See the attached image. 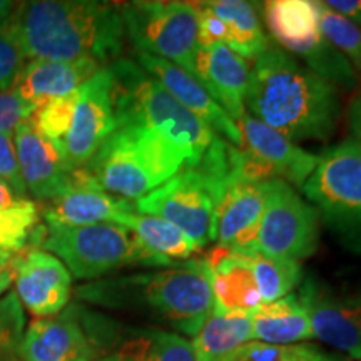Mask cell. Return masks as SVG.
<instances>
[{"label": "cell", "instance_id": "cell-2", "mask_svg": "<svg viewBox=\"0 0 361 361\" xmlns=\"http://www.w3.org/2000/svg\"><path fill=\"white\" fill-rule=\"evenodd\" d=\"M245 104L290 141H328L343 111L340 89L276 45L255 59Z\"/></svg>", "mask_w": 361, "mask_h": 361}, {"label": "cell", "instance_id": "cell-22", "mask_svg": "<svg viewBox=\"0 0 361 361\" xmlns=\"http://www.w3.org/2000/svg\"><path fill=\"white\" fill-rule=\"evenodd\" d=\"M97 62H51V61H30L22 71L17 80L16 90L19 96L29 102L34 109L42 104L69 96L80 85L92 78L99 69Z\"/></svg>", "mask_w": 361, "mask_h": 361}, {"label": "cell", "instance_id": "cell-15", "mask_svg": "<svg viewBox=\"0 0 361 361\" xmlns=\"http://www.w3.org/2000/svg\"><path fill=\"white\" fill-rule=\"evenodd\" d=\"M119 128L114 111V78L109 66L79 87L74 121L64 139L67 156L74 168L87 164L90 157Z\"/></svg>", "mask_w": 361, "mask_h": 361}, {"label": "cell", "instance_id": "cell-39", "mask_svg": "<svg viewBox=\"0 0 361 361\" xmlns=\"http://www.w3.org/2000/svg\"><path fill=\"white\" fill-rule=\"evenodd\" d=\"M346 124L350 130V141L361 146V87L356 90L355 96L351 97L346 109Z\"/></svg>", "mask_w": 361, "mask_h": 361}, {"label": "cell", "instance_id": "cell-14", "mask_svg": "<svg viewBox=\"0 0 361 361\" xmlns=\"http://www.w3.org/2000/svg\"><path fill=\"white\" fill-rule=\"evenodd\" d=\"M13 142L25 189L34 197L47 202L78 189V168L72 166L64 142L45 137L30 119L17 128Z\"/></svg>", "mask_w": 361, "mask_h": 361}, {"label": "cell", "instance_id": "cell-19", "mask_svg": "<svg viewBox=\"0 0 361 361\" xmlns=\"http://www.w3.org/2000/svg\"><path fill=\"white\" fill-rule=\"evenodd\" d=\"M250 74V62L228 45L213 44L197 49L196 79L236 124L245 116Z\"/></svg>", "mask_w": 361, "mask_h": 361}, {"label": "cell", "instance_id": "cell-11", "mask_svg": "<svg viewBox=\"0 0 361 361\" xmlns=\"http://www.w3.org/2000/svg\"><path fill=\"white\" fill-rule=\"evenodd\" d=\"M96 361H194L188 338L159 328H135L79 310Z\"/></svg>", "mask_w": 361, "mask_h": 361}, {"label": "cell", "instance_id": "cell-41", "mask_svg": "<svg viewBox=\"0 0 361 361\" xmlns=\"http://www.w3.org/2000/svg\"><path fill=\"white\" fill-rule=\"evenodd\" d=\"M27 200H29V197L17 196L4 180H0V207H16Z\"/></svg>", "mask_w": 361, "mask_h": 361}, {"label": "cell", "instance_id": "cell-26", "mask_svg": "<svg viewBox=\"0 0 361 361\" xmlns=\"http://www.w3.org/2000/svg\"><path fill=\"white\" fill-rule=\"evenodd\" d=\"M252 341L266 345H296L313 340V331L298 295H286L273 303H263L251 313Z\"/></svg>", "mask_w": 361, "mask_h": 361}, {"label": "cell", "instance_id": "cell-24", "mask_svg": "<svg viewBox=\"0 0 361 361\" xmlns=\"http://www.w3.org/2000/svg\"><path fill=\"white\" fill-rule=\"evenodd\" d=\"M268 183H243L229 189L216 202L209 241L229 246L239 233L258 223L264 213Z\"/></svg>", "mask_w": 361, "mask_h": 361}, {"label": "cell", "instance_id": "cell-23", "mask_svg": "<svg viewBox=\"0 0 361 361\" xmlns=\"http://www.w3.org/2000/svg\"><path fill=\"white\" fill-rule=\"evenodd\" d=\"M134 202L114 197L97 189L69 191L47 201L44 219L47 226H89L116 223L126 213H134ZM137 213V211H135Z\"/></svg>", "mask_w": 361, "mask_h": 361}, {"label": "cell", "instance_id": "cell-4", "mask_svg": "<svg viewBox=\"0 0 361 361\" xmlns=\"http://www.w3.org/2000/svg\"><path fill=\"white\" fill-rule=\"evenodd\" d=\"M109 69L114 78V111L119 128L137 126L159 134L184 156L186 168H196L213 142V130L130 59H116Z\"/></svg>", "mask_w": 361, "mask_h": 361}, {"label": "cell", "instance_id": "cell-40", "mask_svg": "<svg viewBox=\"0 0 361 361\" xmlns=\"http://www.w3.org/2000/svg\"><path fill=\"white\" fill-rule=\"evenodd\" d=\"M326 6L346 17L361 30V0H326Z\"/></svg>", "mask_w": 361, "mask_h": 361}, {"label": "cell", "instance_id": "cell-27", "mask_svg": "<svg viewBox=\"0 0 361 361\" xmlns=\"http://www.w3.org/2000/svg\"><path fill=\"white\" fill-rule=\"evenodd\" d=\"M209 11H213L228 29L226 45L243 59H258L271 47L268 35L256 12L255 4L243 0H213L204 2Z\"/></svg>", "mask_w": 361, "mask_h": 361}, {"label": "cell", "instance_id": "cell-31", "mask_svg": "<svg viewBox=\"0 0 361 361\" xmlns=\"http://www.w3.org/2000/svg\"><path fill=\"white\" fill-rule=\"evenodd\" d=\"M226 361H351L346 356L333 355L310 343L296 345H266L251 341Z\"/></svg>", "mask_w": 361, "mask_h": 361}, {"label": "cell", "instance_id": "cell-45", "mask_svg": "<svg viewBox=\"0 0 361 361\" xmlns=\"http://www.w3.org/2000/svg\"><path fill=\"white\" fill-rule=\"evenodd\" d=\"M16 361H19V360H16Z\"/></svg>", "mask_w": 361, "mask_h": 361}, {"label": "cell", "instance_id": "cell-17", "mask_svg": "<svg viewBox=\"0 0 361 361\" xmlns=\"http://www.w3.org/2000/svg\"><path fill=\"white\" fill-rule=\"evenodd\" d=\"M96 348L85 331L78 306L64 313L35 318L27 326L19 361H96Z\"/></svg>", "mask_w": 361, "mask_h": 361}, {"label": "cell", "instance_id": "cell-16", "mask_svg": "<svg viewBox=\"0 0 361 361\" xmlns=\"http://www.w3.org/2000/svg\"><path fill=\"white\" fill-rule=\"evenodd\" d=\"M72 276L66 264L44 250H22L16 261V295L35 318L56 316L71 298Z\"/></svg>", "mask_w": 361, "mask_h": 361}, {"label": "cell", "instance_id": "cell-35", "mask_svg": "<svg viewBox=\"0 0 361 361\" xmlns=\"http://www.w3.org/2000/svg\"><path fill=\"white\" fill-rule=\"evenodd\" d=\"M27 66V59L17 42L11 27L0 25V90H13L22 71Z\"/></svg>", "mask_w": 361, "mask_h": 361}, {"label": "cell", "instance_id": "cell-12", "mask_svg": "<svg viewBox=\"0 0 361 361\" xmlns=\"http://www.w3.org/2000/svg\"><path fill=\"white\" fill-rule=\"evenodd\" d=\"M139 214L174 224L201 247L209 241L214 200L206 179L194 168H184L154 191L134 202Z\"/></svg>", "mask_w": 361, "mask_h": 361}, {"label": "cell", "instance_id": "cell-13", "mask_svg": "<svg viewBox=\"0 0 361 361\" xmlns=\"http://www.w3.org/2000/svg\"><path fill=\"white\" fill-rule=\"evenodd\" d=\"M316 340L361 360V290L336 291L318 278H306L298 293Z\"/></svg>", "mask_w": 361, "mask_h": 361}, {"label": "cell", "instance_id": "cell-38", "mask_svg": "<svg viewBox=\"0 0 361 361\" xmlns=\"http://www.w3.org/2000/svg\"><path fill=\"white\" fill-rule=\"evenodd\" d=\"M197 6V17H200V47L213 44H224L228 40V29L224 22L219 19L213 11L206 7L204 2H196Z\"/></svg>", "mask_w": 361, "mask_h": 361}, {"label": "cell", "instance_id": "cell-3", "mask_svg": "<svg viewBox=\"0 0 361 361\" xmlns=\"http://www.w3.org/2000/svg\"><path fill=\"white\" fill-rule=\"evenodd\" d=\"M75 295L104 308L142 313L184 338L196 335L213 311V295L201 259L154 273L101 279L79 286Z\"/></svg>", "mask_w": 361, "mask_h": 361}, {"label": "cell", "instance_id": "cell-37", "mask_svg": "<svg viewBox=\"0 0 361 361\" xmlns=\"http://www.w3.org/2000/svg\"><path fill=\"white\" fill-rule=\"evenodd\" d=\"M0 180H4L17 196L27 197L12 134H0Z\"/></svg>", "mask_w": 361, "mask_h": 361}, {"label": "cell", "instance_id": "cell-30", "mask_svg": "<svg viewBox=\"0 0 361 361\" xmlns=\"http://www.w3.org/2000/svg\"><path fill=\"white\" fill-rule=\"evenodd\" d=\"M314 4L323 35L361 75V30L346 17L329 8L323 0H314Z\"/></svg>", "mask_w": 361, "mask_h": 361}, {"label": "cell", "instance_id": "cell-43", "mask_svg": "<svg viewBox=\"0 0 361 361\" xmlns=\"http://www.w3.org/2000/svg\"><path fill=\"white\" fill-rule=\"evenodd\" d=\"M17 2L11 0H0V25H7L12 19V13L16 11Z\"/></svg>", "mask_w": 361, "mask_h": 361}, {"label": "cell", "instance_id": "cell-1", "mask_svg": "<svg viewBox=\"0 0 361 361\" xmlns=\"http://www.w3.org/2000/svg\"><path fill=\"white\" fill-rule=\"evenodd\" d=\"M11 27L27 61L109 66L126 37L119 4L96 0L17 2Z\"/></svg>", "mask_w": 361, "mask_h": 361}, {"label": "cell", "instance_id": "cell-25", "mask_svg": "<svg viewBox=\"0 0 361 361\" xmlns=\"http://www.w3.org/2000/svg\"><path fill=\"white\" fill-rule=\"evenodd\" d=\"M252 341L250 311L213 310L192 336L194 361H226Z\"/></svg>", "mask_w": 361, "mask_h": 361}, {"label": "cell", "instance_id": "cell-21", "mask_svg": "<svg viewBox=\"0 0 361 361\" xmlns=\"http://www.w3.org/2000/svg\"><path fill=\"white\" fill-rule=\"evenodd\" d=\"M238 128L243 137L241 147L246 146L252 154L263 159L274 171L278 179H283L291 186L303 188L310 176L314 173L319 156H313L298 147L276 129L269 128L246 112L238 121Z\"/></svg>", "mask_w": 361, "mask_h": 361}, {"label": "cell", "instance_id": "cell-28", "mask_svg": "<svg viewBox=\"0 0 361 361\" xmlns=\"http://www.w3.org/2000/svg\"><path fill=\"white\" fill-rule=\"evenodd\" d=\"M117 224L133 231L147 250L164 256L169 261H188L201 250V246L196 241H192L186 233H183L168 221L154 218V216L139 214L134 211V213L121 216ZM174 263H178V261H174Z\"/></svg>", "mask_w": 361, "mask_h": 361}, {"label": "cell", "instance_id": "cell-29", "mask_svg": "<svg viewBox=\"0 0 361 361\" xmlns=\"http://www.w3.org/2000/svg\"><path fill=\"white\" fill-rule=\"evenodd\" d=\"M245 256L251 263L263 303H273L290 295L303 279V266L298 261L271 258L259 251L245 252Z\"/></svg>", "mask_w": 361, "mask_h": 361}, {"label": "cell", "instance_id": "cell-18", "mask_svg": "<svg viewBox=\"0 0 361 361\" xmlns=\"http://www.w3.org/2000/svg\"><path fill=\"white\" fill-rule=\"evenodd\" d=\"M137 64L149 75L159 80L162 87L168 90L176 101L183 104L194 116L200 117L214 134L219 133L224 137V141L233 144V146H243L241 130H239L238 124L226 114L219 104L213 101V97L207 94V90L202 87L194 75L180 69L173 62L149 56V54L137 52Z\"/></svg>", "mask_w": 361, "mask_h": 361}, {"label": "cell", "instance_id": "cell-36", "mask_svg": "<svg viewBox=\"0 0 361 361\" xmlns=\"http://www.w3.org/2000/svg\"><path fill=\"white\" fill-rule=\"evenodd\" d=\"M34 111L16 90H0V134H16L17 128L27 123Z\"/></svg>", "mask_w": 361, "mask_h": 361}, {"label": "cell", "instance_id": "cell-9", "mask_svg": "<svg viewBox=\"0 0 361 361\" xmlns=\"http://www.w3.org/2000/svg\"><path fill=\"white\" fill-rule=\"evenodd\" d=\"M263 6L271 37L283 51L303 59L310 71L340 90L358 87V72L322 32L314 0H271Z\"/></svg>", "mask_w": 361, "mask_h": 361}, {"label": "cell", "instance_id": "cell-7", "mask_svg": "<svg viewBox=\"0 0 361 361\" xmlns=\"http://www.w3.org/2000/svg\"><path fill=\"white\" fill-rule=\"evenodd\" d=\"M301 189L338 245L361 256V146L346 139L324 149Z\"/></svg>", "mask_w": 361, "mask_h": 361}, {"label": "cell", "instance_id": "cell-20", "mask_svg": "<svg viewBox=\"0 0 361 361\" xmlns=\"http://www.w3.org/2000/svg\"><path fill=\"white\" fill-rule=\"evenodd\" d=\"M201 261L213 295V310L252 313L263 305L247 256L218 245Z\"/></svg>", "mask_w": 361, "mask_h": 361}, {"label": "cell", "instance_id": "cell-42", "mask_svg": "<svg viewBox=\"0 0 361 361\" xmlns=\"http://www.w3.org/2000/svg\"><path fill=\"white\" fill-rule=\"evenodd\" d=\"M19 252L8 250L6 246H0V274H4L8 269H16V261Z\"/></svg>", "mask_w": 361, "mask_h": 361}, {"label": "cell", "instance_id": "cell-32", "mask_svg": "<svg viewBox=\"0 0 361 361\" xmlns=\"http://www.w3.org/2000/svg\"><path fill=\"white\" fill-rule=\"evenodd\" d=\"M39 228V209L27 200L16 207H0V246L22 251L29 246L30 236Z\"/></svg>", "mask_w": 361, "mask_h": 361}, {"label": "cell", "instance_id": "cell-10", "mask_svg": "<svg viewBox=\"0 0 361 361\" xmlns=\"http://www.w3.org/2000/svg\"><path fill=\"white\" fill-rule=\"evenodd\" d=\"M319 243V216L291 184L273 179L268 184L261 216L258 251L271 258L301 261L313 256Z\"/></svg>", "mask_w": 361, "mask_h": 361}, {"label": "cell", "instance_id": "cell-33", "mask_svg": "<svg viewBox=\"0 0 361 361\" xmlns=\"http://www.w3.org/2000/svg\"><path fill=\"white\" fill-rule=\"evenodd\" d=\"M79 89L69 94V96L52 99V101L42 104L34 111L30 123L42 133L45 137L52 141L64 142L67 133H69L72 121H74L75 106H78Z\"/></svg>", "mask_w": 361, "mask_h": 361}, {"label": "cell", "instance_id": "cell-5", "mask_svg": "<svg viewBox=\"0 0 361 361\" xmlns=\"http://www.w3.org/2000/svg\"><path fill=\"white\" fill-rule=\"evenodd\" d=\"M184 166V156L159 134L137 126H121L84 168L101 191L137 201Z\"/></svg>", "mask_w": 361, "mask_h": 361}, {"label": "cell", "instance_id": "cell-6", "mask_svg": "<svg viewBox=\"0 0 361 361\" xmlns=\"http://www.w3.org/2000/svg\"><path fill=\"white\" fill-rule=\"evenodd\" d=\"M40 246L61 259L71 276L78 279L101 278L126 266L164 269L184 263H174L147 250L133 231L116 223L47 226Z\"/></svg>", "mask_w": 361, "mask_h": 361}, {"label": "cell", "instance_id": "cell-8", "mask_svg": "<svg viewBox=\"0 0 361 361\" xmlns=\"http://www.w3.org/2000/svg\"><path fill=\"white\" fill-rule=\"evenodd\" d=\"M126 35L137 49L173 62L196 78L200 17L196 2L139 0L119 4Z\"/></svg>", "mask_w": 361, "mask_h": 361}, {"label": "cell", "instance_id": "cell-34", "mask_svg": "<svg viewBox=\"0 0 361 361\" xmlns=\"http://www.w3.org/2000/svg\"><path fill=\"white\" fill-rule=\"evenodd\" d=\"M27 329L24 306L16 291L0 300V361H16L17 350Z\"/></svg>", "mask_w": 361, "mask_h": 361}, {"label": "cell", "instance_id": "cell-44", "mask_svg": "<svg viewBox=\"0 0 361 361\" xmlns=\"http://www.w3.org/2000/svg\"><path fill=\"white\" fill-rule=\"evenodd\" d=\"M13 279H16V269H8L4 274H0V296L11 288Z\"/></svg>", "mask_w": 361, "mask_h": 361}]
</instances>
